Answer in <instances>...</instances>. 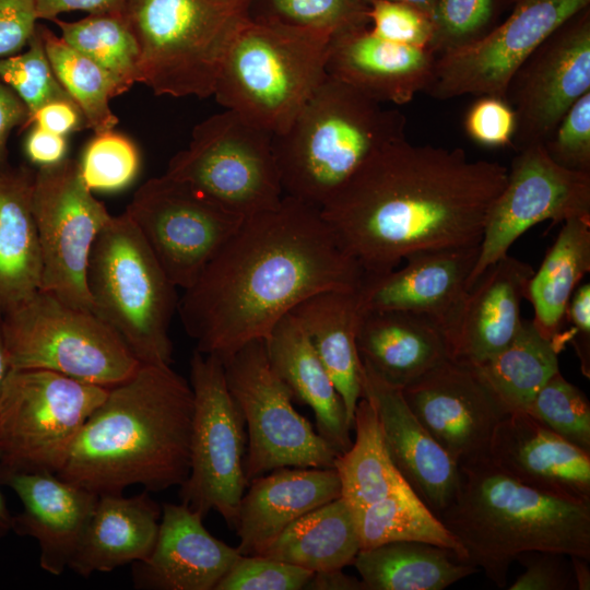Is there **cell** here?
<instances>
[{
    "mask_svg": "<svg viewBox=\"0 0 590 590\" xmlns=\"http://www.w3.org/2000/svg\"><path fill=\"white\" fill-rule=\"evenodd\" d=\"M507 176L460 148L403 138L371 154L320 209L364 275H377L415 252L480 245Z\"/></svg>",
    "mask_w": 590,
    "mask_h": 590,
    "instance_id": "1",
    "label": "cell"
},
{
    "mask_svg": "<svg viewBox=\"0 0 590 590\" xmlns=\"http://www.w3.org/2000/svg\"><path fill=\"white\" fill-rule=\"evenodd\" d=\"M364 272L338 243L321 209L285 196L240 227L184 290L177 311L196 351L225 359L308 297L358 290Z\"/></svg>",
    "mask_w": 590,
    "mask_h": 590,
    "instance_id": "2",
    "label": "cell"
},
{
    "mask_svg": "<svg viewBox=\"0 0 590 590\" xmlns=\"http://www.w3.org/2000/svg\"><path fill=\"white\" fill-rule=\"evenodd\" d=\"M193 392L170 365L141 364L108 388L56 473L97 495L180 486L190 470Z\"/></svg>",
    "mask_w": 590,
    "mask_h": 590,
    "instance_id": "3",
    "label": "cell"
},
{
    "mask_svg": "<svg viewBox=\"0 0 590 590\" xmlns=\"http://www.w3.org/2000/svg\"><path fill=\"white\" fill-rule=\"evenodd\" d=\"M498 588L507 585L519 554L555 552L590 560V504L527 486L502 472L486 455L458 464V482L437 516Z\"/></svg>",
    "mask_w": 590,
    "mask_h": 590,
    "instance_id": "4",
    "label": "cell"
},
{
    "mask_svg": "<svg viewBox=\"0 0 590 590\" xmlns=\"http://www.w3.org/2000/svg\"><path fill=\"white\" fill-rule=\"evenodd\" d=\"M399 109L327 74L273 148L285 196L321 208L377 150L405 138Z\"/></svg>",
    "mask_w": 590,
    "mask_h": 590,
    "instance_id": "5",
    "label": "cell"
},
{
    "mask_svg": "<svg viewBox=\"0 0 590 590\" xmlns=\"http://www.w3.org/2000/svg\"><path fill=\"white\" fill-rule=\"evenodd\" d=\"M331 38L247 15L229 45L212 96L225 109L281 134L327 76Z\"/></svg>",
    "mask_w": 590,
    "mask_h": 590,
    "instance_id": "6",
    "label": "cell"
},
{
    "mask_svg": "<svg viewBox=\"0 0 590 590\" xmlns=\"http://www.w3.org/2000/svg\"><path fill=\"white\" fill-rule=\"evenodd\" d=\"M248 8L249 0H128L139 83L158 96H212Z\"/></svg>",
    "mask_w": 590,
    "mask_h": 590,
    "instance_id": "7",
    "label": "cell"
},
{
    "mask_svg": "<svg viewBox=\"0 0 590 590\" xmlns=\"http://www.w3.org/2000/svg\"><path fill=\"white\" fill-rule=\"evenodd\" d=\"M86 286L93 311L141 364L170 365L169 327L178 308L177 287L126 212L111 215L98 233Z\"/></svg>",
    "mask_w": 590,
    "mask_h": 590,
    "instance_id": "8",
    "label": "cell"
},
{
    "mask_svg": "<svg viewBox=\"0 0 590 590\" xmlns=\"http://www.w3.org/2000/svg\"><path fill=\"white\" fill-rule=\"evenodd\" d=\"M10 368H36L110 388L141 365L93 310L39 290L1 317Z\"/></svg>",
    "mask_w": 590,
    "mask_h": 590,
    "instance_id": "9",
    "label": "cell"
},
{
    "mask_svg": "<svg viewBox=\"0 0 590 590\" xmlns=\"http://www.w3.org/2000/svg\"><path fill=\"white\" fill-rule=\"evenodd\" d=\"M107 392L51 370L9 368L0 393V472L57 473Z\"/></svg>",
    "mask_w": 590,
    "mask_h": 590,
    "instance_id": "10",
    "label": "cell"
},
{
    "mask_svg": "<svg viewBox=\"0 0 590 590\" xmlns=\"http://www.w3.org/2000/svg\"><path fill=\"white\" fill-rule=\"evenodd\" d=\"M273 137L225 109L193 128L188 146L170 158L165 175L191 185L245 219L274 209L284 191Z\"/></svg>",
    "mask_w": 590,
    "mask_h": 590,
    "instance_id": "11",
    "label": "cell"
},
{
    "mask_svg": "<svg viewBox=\"0 0 590 590\" xmlns=\"http://www.w3.org/2000/svg\"><path fill=\"white\" fill-rule=\"evenodd\" d=\"M193 415L190 470L179 486L180 503L203 518L219 512L235 527L248 482L245 474L247 430L231 394L220 357L194 350L190 361Z\"/></svg>",
    "mask_w": 590,
    "mask_h": 590,
    "instance_id": "12",
    "label": "cell"
},
{
    "mask_svg": "<svg viewBox=\"0 0 590 590\" xmlns=\"http://www.w3.org/2000/svg\"><path fill=\"white\" fill-rule=\"evenodd\" d=\"M222 362L246 424L248 483L280 468H334L340 453L293 406V393L272 369L264 340L247 343Z\"/></svg>",
    "mask_w": 590,
    "mask_h": 590,
    "instance_id": "13",
    "label": "cell"
},
{
    "mask_svg": "<svg viewBox=\"0 0 590 590\" xmlns=\"http://www.w3.org/2000/svg\"><path fill=\"white\" fill-rule=\"evenodd\" d=\"M176 287H190L245 217L167 175L146 180L125 211Z\"/></svg>",
    "mask_w": 590,
    "mask_h": 590,
    "instance_id": "14",
    "label": "cell"
},
{
    "mask_svg": "<svg viewBox=\"0 0 590 590\" xmlns=\"http://www.w3.org/2000/svg\"><path fill=\"white\" fill-rule=\"evenodd\" d=\"M32 204L43 263L40 290L93 310L86 269L92 246L111 214L84 184L79 161L64 158L38 168Z\"/></svg>",
    "mask_w": 590,
    "mask_h": 590,
    "instance_id": "15",
    "label": "cell"
},
{
    "mask_svg": "<svg viewBox=\"0 0 590 590\" xmlns=\"http://www.w3.org/2000/svg\"><path fill=\"white\" fill-rule=\"evenodd\" d=\"M590 0H516L508 16L482 39L437 57L424 93L438 101L462 95L505 99L512 75L533 50Z\"/></svg>",
    "mask_w": 590,
    "mask_h": 590,
    "instance_id": "16",
    "label": "cell"
},
{
    "mask_svg": "<svg viewBox=\"0 0 590 590\" xmlns=\"http://www.w3.org/2000/svg\"><path fill=\"white\" fill-rule=\"evenodd\" d=\"M573 217L590 219V173L558 165L542 143L519 149L488 213L469 288L530 227Z\"/></svg>",
    "mask_w": 590,
    "mask_h": 590,
    "instance_id": "17",
    "label": "cell"
},
{
    "mask_svg": "<svg viewBox=\"0 0 590 590\" xmlns=\"http://www.w3.org/2000/svg\"><path fill=\"white\" fill-rule=\"evenodd\" d=\"M590 92V7L550 34L512 75L505 101L516 113L514 146L544 143Z\"/></svg>",
    "mask_w": 590,
    "mask_h": 590,
    "instance_id": "18",
    "label": "cell"
},
{
    "mask_svg": "<svg viewBox=\"0 0 590 590\" xmlns=\"http://www.w3.org/2000/svg\"><path fill=\"white\" fill-rule=\"evenodd\" d=\"M433 438L459 464L486 455L507 411L473 365L447 357L401 389Z\"/></svg>",
    "mask_w": 590,
    "mask_h": 590,
    "instance_id": "19",
    "label": "cell"
},
{
    "mask_svg": "<svg viewBox=\"0 0 590 590\" xmlns=\"http://www.w3.org/2000/svg\"><path fill=\"white\" fill-rule=\"evenodd\" d=\"M480 245L425 250L408 256L401 269L364 275L358 288L363 311L398 310L435 322L444 335L468 291Z\"/></svg>",
    "mask_w": 590,
    "mask_h": 590,
    "instance_id": "20",
    "label": "cell"
},
{
    "mask_svg": "<svg viewBox=\"0 0 590 590\" xmlns=\"http://www.w3.org/2000/svg\"><path fill=\"white\" fill-rule=\"evenodd\" d=\"M486 456L502 472L527 486L590 504V452L526 411L507 413L499 421Z\"/></svg>",
    "mask_w": 590,
    "mask_h": 590,
    "instance_id": "21",
    "label": "cell"
},
{
    "mask_svg": "<svg viewBox=\"0 0 590 590\" xmlns=\"http://www.w3.org/2000/svg\"><path fill=\"white\" fill-rule=\"evenodd\" d=\"M362 398L375 410L389 457L411 489L436 515L451 499L458 464L433 438L397 388L362 362Z\"/></svg>",
    "mask_w": 590,
    "mask_h": 590,
    "instance_id": "22",
    "label": "cell"
},
{
    "mask_svg": "<svg viewBox=\"0 0 590 590\" xmlns=\"http://www.w3.org/2000/svg\"><path fill=\"white\" fill-rule=\"evenodd\" d=\"M533 272L507 253L479 276L445 333L449 358L476 366L510 344L521 326L520 304Z\"/></svg>",
    "mask_w": 590,
    "mask_h": 590,
    "instance_id": "23",
    "label": "cell"
},
{
    "mask_svg": "<svg viewBox=\"0 0 590 590\" xmlns=\"http://www.w3.org/2000/svg\"><path fill=\"white\" fill-rule=\"evenodd\" d=\"M23 509L12 517V530L36 540L43 570L60 576L75 553L98 495L51 472H0Z\"/></svg>",
    "mask_w": 590,
    "mask_h": 590,
    "instance_id": "24",
    "label": "cell"
},
{
    "mask_svg": "<svg viewBox=\"0 0 590 590\" xmlns=\"http://www.w3.org/2000/svg\"><path fill=\"white\" fill-rule=\"evenodd\" d=\"M241 554L213 536L185 504H164L150 555L133 563L137 589L214 590Z\"/></svg>",
    "mask_w": 590,
    "mask_h": 590,
    "instance_id": "25",
    "label": "cell"
},
{
    "mask_svg": "<svg viewBox=\"0 0 590 590\" xmlns=\"http://www.w3.org/2000/svg\"><path fill=\"white\" fill-rule=\"evenodd\" d=\"M437 56L379 37L369 26L332 36L327 74L380 103L404 105L429 85Z\"/></svg>",
    "mask_w": 590,
    "mask_h": 590,
    "instance_id": "26",
    "label": "cell"
},
{
    "mask_svg": "<svg viewBox=\"0 0 590 590\" xmlns=\"http://www.w3.org/2000/svg\"><path fill=\"white\" fill-rule=\"evenodd\" d=\"M248 486L234 527L241 555H260L293 521L341 497L334 468H280L251 480Z\"/></svg>",
    "mask_w": 590,
    "mask_h": 590,
    "instance_id": "27",
    "label": "cell"
},
{
    "mask_svg": "<svg viewBox=\"0 0 590 590\" xmlns=\"http://www.w3.org/2000/svg\"><path fill=\"white\" fill-rule=\"evenodd\" d=\"M162 508L149 491L98 495L69 568L81 577L145 559L154 547Z\"/></svg>",
    "mask_w": 590,
    "mask_h": 590,
    "instance_id": "28",
    "label": "cell"
},
{
    "mask_svg": "<svg viewBox=\"0 0 590 590\" xmlns=\"http://www.w3.org/2000/svg\"><path fill=\"white\" fill-rule=\"evenodd\" d=\"M272 369L291 389L294 399L315 414L318 434L339 453L352 445V424L333 380L307 333L293 314L284 316L264 339Z\"/></svg>",
    "mask_w": 590,
    "mask_h": 590,
    "instance_id": "29",
    "label": "cell"
},
{
    "mask_svg": "<svg viewBox=\"0 0 590 590\" xmlns=\"http://www.w3.org/2000/svg\"><path fill=\"white\" fill-rule=\"evenodd\" d=\"M356 345L361 361L400 389L449 357L435 322L398 310L363 311Z\"/></svg>",
    "mask_w": 590,
    "mask_h": 590,
    "instance_id": "30",
    "label": "cell"
},
{
    "mask_svg": "<svg viewBox=\"0 0 590 590\" xmlns=\"http://www.w3.org/2000/svg\"><path fill=\"white\" fill-rule=\"evenodd\" d=\"M33 181L25 166L0 170V318L42 288Z\"/></svg>",
    "mask_w": 590,
    "mask_h": 590,
    "instance_id": "31",
    "label": "cell"
},
{
    "mask_svg": "<svg viewBox=\"0 0 590 590\" xmlns=\"http://www.w3.org/2000/svg\"><path fill=\"white\" fill-rule=\"evenodd\" d=\"M357 291H322L291 312L304 328L333 380L352 426L362 398V361L356 345L362 310Z\"/></svg>",
    "mask_w": 590,
    "mask_h": 590,
    "instance_id": "32",
    "label": "cell"
},
{
    "mask_svg": "<svg viewBox=\"0 0 590 590\" xmlns=\"http://www.w3.org/2000/svg\"><path fill=\"white\" fill-rule=\"evenodd\" d=\"M361 540L352 508L331 500L288 524L260 556L297 565L314 573L353 564Z\"/></svg>",
    "mask_w": 590,
    "mask_h": 590,
    "instance_id": "33",
    "label": "cell"
},
{
    "mask_svg": "<svg viewBox=\"0 0 590 590\" xmlns=\"http://www.w3.org/2000/svg\"><path fill=\"white\" fill-rule=\"evenodd\" d=\"M353 565L366 590H442L479 570L447 548L414 541L361 550Z\"/></svg>",
    "mask_w": 590,
    "mask_h": 590,
    "instance_id": "34",
    "label": "cell"
},
{
    "mask_svg": "<svg viewBox=\"0 0 590 590\" xmlns=\"http://www.w3.org/2000/svg\"><path fill=\"white\" fill-rule=\"evenodd\" d=\"M589 271L590 219L566 220L526 292L534 309L532 321L548 340L560 331L569 300Z\"/></svg>",
    "mask_w": 590,
    "mask_h": 590,
    "instance_id": "35",
    "label": "cell"
},
{
    "mask_svg": "<svg viewBox=\"0 0 590 590\" xmlns=\"http://www.w3.org/2000/svg\"><path fill=\"white\" fill-rule=\"evenodd\" d=\"M355 440L337 456L334 469L341 497L354 515L367 506L410 487L393 465L370 402L361 398L354 412Z\"/></svg>",
    "mask_w": 590,
    "mask_h": 590,
    "instance_id": "36",
    "label": "cell"
},
{
    "mask_svg": "<svg viewBox=\"0 0 590 590\" xmlns=\"http://www.w3.org/2000/svg\"><path fill=\"white\" fill-rule=\"evenodd\" d=\"M559 353L532 320L522 319L514 340L474 366L507 413L526 411L544 384L559 370Z\"/></svg>",
    "mask_w": 590,
    "mask_h": 590,
    "instance_id": "37",
    "label": "cell"
},
{
    "mask_svg": "<svg viewBox=\"0 0 590 590\" xmlns=\"http://www.w3.org/2000/svg\"><path fill=\"white\" fill-rule=\"evenodd\" d=\"M361 550L398 541L424 542L447 548L467 563V553L440 519L406 487L354 515Z\"/></svg>",
    "mask_w": 590,
    "mask_h": 590,
    "instance_id": "38",
    "label": "cell"
},
{
    "mask_svg": "<svg viewBox=\"0 0 590 590\" xmlns=\"http://www.w3.org/2000/svg\"><path fill=\"white\" fill-rule=\"evenodd\" d=\"M61 37L101 66L119 94L139 83L140 52L123 10L91 13L78 21L52 20Z\"/></svg>",
    "mask_w": 590,
    "mask_h": 590,
    "instance_id": "39",
    "label": "cell"
},
{
    "mask_svg": "<svg viewBox=\"0 0 590 590\" xmlns=\"http://www.w3.org/2000/svg\"><path fill=\"white\" fill-rule=\"evenodd\" d=\"M38 30L54 72L80 108L85 127L94 133L113 130L119 122L109 102L119 94L110 75L95 61L70 46L44 24Z\"/></svg>",
    "mask_w": 590,
    "mask_h": 590,
    "instance_id": "40",
    "label": "cell"
},
{
    "mask_svg": "<svg viewBox=\"0 0 590 590\" xmlns=\"http://www.w3.org/2000/svg\"><path fill=\"white\" fill-rule=\"evenodd\" d=\"M366 0H251L248 15L334 36L369 26Z\"/></svg>",
    "mask_w": 590,
    "mask_h": 590,
    "instance_id": "41",
    "label": "cell"
},
{
    "mask_svg": "<svg viewBox=\"0 0 590 590\" xmlns=\"http://www.w3.org/2000/svg\"><path fill=\"white\" fill-rule=\"evenodd\" d=\"M516 0H438L432 15L428 45L437 57L475 43L489 34Z\"/></svg>",
    "mask_w": 590,
    "mask_h": 590,
    "instance_id": "42",
    "label": "cell"
},
{
    "mask_svg": "<svg viewBox=\"0 0 590 590\" xmlns=\"http://www.w3.org/2000/svg\"><path fill=\"white\" fill-rule=\"evenodd\" d=\"M563 438L590 452V403L586 394L555 373L526 409Z\"/></svg>",
    "mask_w": 590,
    "mask_h": 590,
    "instance_id": "43",
    "label": "cell"
},
{
    "mask_svg": "<svg viewBox=\"0 0 590 590\" xmlns=\"http://www.w3.org/2000/svg\"><path fill=\"white\" fill-rule=\"evenodd\" d=\"M86 187L93 191L117 192L129 187L140 172L135 144L113 130L94 133L79 161Z\"/></svg>",
    "mask_w": 590,
    "mask_h": 590,
    "instance_id": "44",
    "label": "cell"
},
{
    "mask_svg": "<svg viewBox=\"0 0 590 590\" xmlns=\"http://www.w3.org/2000/svg\"><path fill=\"white\" fill-rule=\"evenodd\" d=\"M0 81L24 103L28 116L49 102L72 101L49 62L38 24L26 50L0 58Z\"/></svg>",
    "mask_w": 590,
    "mask_h": 590,
    "instance_id": "45",
    "label": "cell"
},
{
    "mask_svg": "<svg viewBox=\"0 0 590 590\" xmlns=\"http://www.w3.org/2000/svg\"><path fill=\"white\" fill-rule=\"evenodd\" d=\"M314 571L260 555H240L214 590H299Z\"/></svg>",
    "mask_w": 590,
    "mask_h": 590,
    "instance_id": "46",
    "label": "cell"
},
{
    "mask_svg": "<svg viewBox=\"0 0 590 590\" xmlns=\"http://www.w3.org/2000/svg\"><path fill=\"white\" fill-rule=\"evenodd\" d=\"M543 145L558 165L590 173V92L569 108Z\"/></svg>",
    "mask_w": 590,
    "mask_h": 590,
    "instance_id": "47",
    "label": "cell"
},
{
    "mask_svg": "<svg viewBox=\"0 0 590 590\" xmlns=\"http://www.w3.org/2000/svg\"><path fill=\"white\" fill-rule=\"evenodd\" d=\"M369 27L385 39L427 48L433 36L432 16L404 2L368 0Z\"/></svg>",
    "mask_w": 590,
    "mask_h": 590,
    "instance_id": "48",
    "label": "cell"
},
{
    "mask_svg": "<svg viewBox=\"0 0 590 590\" xmlns=\"http://www.w3.org/2000/svg\"><path fill=\"white\" fill-rule=\"evenodd\" d=\"M465 113L463 127L468 137L485 148L514 146L516 113L502 97L482 95Z\"/></svg>",
    "mask_w": 590,
    "mask_h": 590,
    "instance_id": "49",
    "label": "cell"
},
{
    "mask_svg": "<svg viewBox=\"0 0 590 590\" xmlns=\"http://www.w3.org/2000/svg\"><path fill=\"white\" fill-rule=\"evenodd\" d=\"M526 568L508 590H576L570 558L555 552L530 551L517 559Z\"/></svg>",
    "mask_w": 590,
    "mask_h": 590,
    "instance_id": "50",
    "label": "cell"
},
{
    "mask_svg": "<svg viewBox=\"0 0 590 590\" xmlns=\"http://www.w3.org/2000/svg\"><path fill=\"white\" fill-rule=\"evenodd\" d=\"M560 353L566 344H571L586 377L590 376V284L579 285L574 292L563 327L552 341Z\"/></svg>",
    "mask_w": 590,
    "mask_h": 590,
    "instance_id": "51",
    "label": "cell"
},
{
    "mask_svg": "<svg viewBox=\"0 0 590 590\" xmlns=\"http://www.w3.org/2000/svg\"><path fill=\"white\" fill-rule=\"evenodd\" d=\"M38 21L35 0H0V58L22 51Z\"/></svg>",
    "mask_w": 590,
    "mask_h": 590,
    "instance_id": "52",
    "label": "cell"
},
{
    "mask_svg": "<svg viewBox=\"0 0 590 590\" xmlns=\"http://www.w3.org/2000/svg\"><path fill=\"white\" fill-rule=\"evenodd\" d=\"M31 126L67 137L69 133L85 127V120L73 101L58 99L49 102L32 113L22 130Z\"/></svg>",
    "mask_w": 590,
    "mask_h": 590,
    "instance_id": "53",
    "label": "cell"
},
{
    "mask_svg": "<svg viewBox=\"0 0 590 590\" xmlns=\"http://www.w3.org/2000/svg\"><path fill=\"white\" fill-rule=\"evenodd\" d=\"M28 128L31 129L24 140V152L32 164L43 168L56 165L67 158L68 142L66 137L36 126Z\"/></svg>",
    "mask_w": 590,
    "mask_h": 590,
    "instance_id": "54",
    "label": "cell"
},
{
    "mask_svg": "<svg viewBox=\"0 0 590 590\" xmlns=\"http://www.w3.org/2000/svg\"><path fill=\"white\" fill-rule=\"evenodd\" d=\"M28 110L19 96L0 81V170L8 165V140L13 129L22 131Z\"/></svg>",
    "mask_w": 590,
    "mask_h": 590,
    "instance_id": "55",
    "label": "cell"
},
{
    "mask_svg": "<svg viewBox=\"0 0 590 590\" xmlns=\"http://www.w3.org/2000/svg\"><path fill=\"white\" fill-rule=\"evenodd\" d=\"M38 20L52 21L61 13L85 11L88 14L123 10L128 0H35Z\"/></svg>",
    "mask_w": 590,
    "mask_h": 590,
    "instance_id": "56",
    "label": "cell"
},
{
    "mask_svg": "<svg viewBox=\"0 0 590 590\" xmlns=\"http://www.w3.org/2000/svg\"><path fill=\"white\" fill-rule=\"evenodd\" d=\"M305 589L312 590H366L363 581L349 576L342 569L314 573Z\"/></svg>",
    "mask_w": 590,
    "mask_h": 590,
    "instance_id": "57",
    "label": "cell"
},
{
    "mask_svg": "<svg viewBox=\"0 0 590 590\" xmlns=\"http://www.w3.org/2000/svg\"><path fill=\"white\" fill-rule=\"evenodd\" d=\"M574 577L577 585V590L590 589V568L588 559L579 556H569Z\"/></svg>",
    "mask_w": 590,
    "mask_h": 590,
    "instance_id": "58",
    "label": "cell"
},
{
    "mask_svg": "<svg viewBox=\"0 0 590 590\" xmlns=\"http://www.w3.org/2000/svg\"><path fill=\"white\" fill-rule=\"evenodd\" d=\"M12 517L0 491V540L12 530Z\"/></svg>",
    "mask_w": 590,
    "mask_h": 590,
    "instance_id": "59",
    "label": "cell"
},
{
    "mask_svg": "<svg viewBox=\"0 0 590 590\" xmlns=\"http://www.w3.org/2000/svg\"><path fill=\"white\" fill-rule=\"evenodd\" d=\"M9 368L10 367H9L4 341L2 337L1 318H0V393H1V389H2Z\"/></svg>",
    "mask_w": 590,
    "mask_h": 590,
    "instance_id": "60",
    "label": "cell"
},
{
    "mask_svg": "<svg viewBox=\"0 0 590 590\" xmlns=\"http://www.w3.org/2000/svg\"><path fill=\"white\" fill-rule=\"evenodd\" d=\"M368 2V0H366ZM412 4L424 12L428 13L430 16L434 13L436 3L438 0H390Z\"/></svg>",
    "mask_w": 590,
    "mask_h": 590,
    "instance_id": "61",
    "label": "cell"
},
{
    "mask_svg": "<svg viewBox=\"0 0 590 590\" xmlns=\"http://www.w3.org/2000/svg\"><path fill=\"white\" fill-rule=\"evenodd\" d=\"M250 1H251V0H249V2H250Z\"/></svg>",
    "mask_w": 590,
    "mask_h": 590,
    "instance_id": "62",
    "label": "cell"
}]
</instances>
